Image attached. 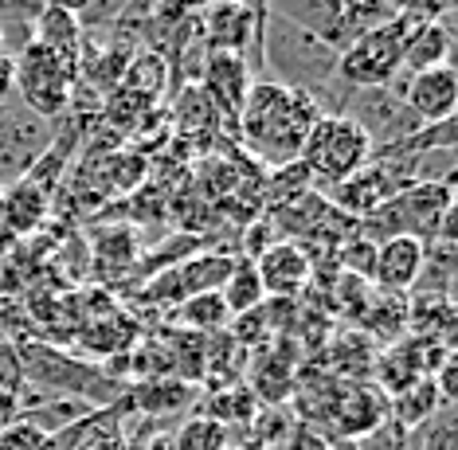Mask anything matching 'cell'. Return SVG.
Instances as JSON below:
<instances>
[{
  "label": "cell",
  "instance_id": "1",
  "mask_svg": "<svg viewBox=\"0 0 458 450\" xmlns=\"http://www.w3.org/2000/svg\"><path fill=\"white\" fill-rule=\"evenodd\" d=\"M318 98L290 82L278 79H255L251 90L243 98V110H239V141H243L247 153H255L270 169H283V165H294L301 157V145H306L310 130L321 118Z\"/></svg>",
  "mask_w": 458,
  "mask_h": 450
},
{
  "label": "cell",
  "instance_id": "2",
  "mask_svg": "<svg viewBox=\"0 0 458 450\" xmlns=\"http://www.w3.org/2000/svg\"><path fill=\"white\" fill-rule=\"evenodd\" d=\"M451 216H454V181L439 176V181H415L392 196L377 216L360 219V232L369 243H384L392 235H411L420 243H435V239H454L451 235Z\"/></svg>",
  "mask_w": 458,
  "mask_h": 450
},
{
  "label": "cell",
  "instance_id": "3",
  "mask_svg": "<svg viewBox=\"0 0 458 450\" xmlns=\"http://www.w3.org/2000/svg\"><path fill=\"white\" fill-rule=\"evenodd\" d=\"M372 157H377V145H372L369 130L357 118H349V114H321L318 125L310 130L306 145H301L298 161L306 165L310 184L318 192H329L333 184L360 173Z\"/></svg>",
  "mask_w": 458,
  "mask_h": 450
},
{
  "label": "cell",
  "instance_id": "4",
  "mask_svg": "<svg viewBox=\"0 0 458 450\" xmlns=\"http://www.w3.org/2000/svg\"><path fill=\"white\" fill-rule=\"evenodd\" d=\"M403 36L408 20L392 16L388 24L364 31L345 44L333 59V75L349 90H384L395 87V75H403Z\"/></svg>",
  "mask_w": 458,
  "mask_h": 450
},
{
  "label": "cell",
  "instance_id": "5",
  "mask_svg": "<svg viewBox=\"0 0 458 450\" xmlns=\"http://www.w3.org/2000/svg\"><path fill=\"white\" fill-rule=\"evenodd\" d=\"M13 71H16V98L32 114H39L47 122H59L71 110L75 87H79V71L71 63L51 55L36 39H28L13 55Z\"/></svg>",
  "mask_w": 458,
  "mask_h": 450
},
{
  "label": "cell",
  "instance_id": "6",
  "mask_svg": "<svg viewBox=\"0 0 458 450\" xmlns=\"http://www.w3.org/2000/svg\"><path fill=\"white\" fill-rule=\"evenodd\" d=\"M51 141H55V122L32 114L20 98L0 102V192L24 181Z\"/></svg>",
  "mask_w": 458,
  "mask_h": 450
},
{
  "label": "cell",
  "instance_id": "7",
  "mask_svg": "<svg viewBox=\"0 0 458 450\" xmlns=\"http://www.w3.org/2000/svg\"><path fill=\"white\" fill-rule=\"evenodd\" d=\"M267 301H294L314 278V259L298 239H275L251 259Z\"/></svg>",
  "mask_w": 458,
  "mask_h": 450
},
{
  "label": "cell",
  "instance_id": "8",
  "mask_svg": "<svg viewBox=\"0 0 458 450\" xmlns=\"http://www.w3.org/2000/svg\"><path fill=\"white\" fill-rule=\"evenodd\" d=\"M232 267H235L232 255H200V259H189V263H173L149 282V294L153 301H176L181 306V301H189L196 294L220 290Z\"/></svg>",
  "mask_w": 458,
  "mask_h": 450
},
{
  "label": "cell",
  "instance_id": "9",
  "mask_svg": "<svg viewBox=\"0 0 458 450\" xmlns=\"http://www.w3.org/2000/svg\"><path fill=\"white\" fill-rule=\"evenodd\" d=\"M263 24H267V16H259L247 0H216V4L204 8L208 51H232V55H243L247 47L263 44Z\"/></svg>",
  "mask_w": 458,
  "mask_h": 450
},
{
  "label": "cell",
  "instance_id": "10",
  "mask_svg": "<svg viewBox=\"0 0 458 450\" xmlns=\"http://www.w3.org/2000/svg\"><path fill=\"white\" fill-rule=\"evenodd\" d=\"M403 110L415 118V125H439L451 122L458 110V75L454 67H435V71H420V75H408L400 90Z\"/></svg>",
  "mask_w": 458,
  "mask_h": 450
},
{
  "label": "cell",
  "instance_id": "11",
  "mask_svg": "<svg viewBox=\"0 0 458 450\" xmlns=\"http://www.w3.org/2000/svg\"><path fill=\"white\" fill-rule=\"evenodd\" d=\"M251 82L255 79H251V67H247L243 55H232V51H208L204 55L200 90L208 94V102H212L224 118H239Z\"/></svg>",
  "mask_w": 458,
  "mask_h": 450
},
{
  "label": "cell",
  "instance_id": "12",
  "mask_svg": "<svg viewBox=\"0 0 458 450\" xmlns=\"http://www.w3.org/2000/svg\"><path fill=\"white\" fill-rule=\"evenodd\" d=\"M423 259H427V243L411 235H392L377 243V263H372V282L384 294H408L420 286L423 275Z\"/></svg>",
  "mask_w": 458,
  "mask_h": 450
},
{
  "label": "cell",
  "instance_id": "13",
  "mask_svg": "<svg viewBox=\"0 0 458 450\" xmlns=\"http://www.w3.org/2000/svg\"><path fill=\"white\" fill-rule=\"evenodd\" d=\"M39 47H47L51 55H59L64 63L79 71V55H82V44H87V28H82V16L75 13H64V8H39V16L32 20V36Z\"/></svg>",
  "mask_w": 458,
  "mask_h": 450
},
{
  "label": "cell",
  "instance_id": "14",
  "mask_svg": "<svg viewBox=\"0 0 458 450\" xmlns=\"http://www.w3.org/2000/svg\"><path fill=\"white\" fill-rule=\"evenodd\" d=\"M51 216V196L32 181H16L0 192V227L8 235H36Z\"/></svg>",
  "mask_w": 458,
  "mask_h": 450
},
{
  "label": "cell",
  "instance_id": "15",
  "mask_svg": "<svg viewBox=\"0 0 458 450\" xmlns=\"http://www.w3.org/2000/svg\"><path fill=\"white\" fill-rule=\"evenodd\" d=\"M454 55V31L451 24H408L403 36V79L420 71L451 67Z\"/></svg>",
  "mask_w": 458,
  "mask_h": 450
},
{
  "label": "cell",
  "instance_id": "16",
  "mask_svg": "<svg viewBox=\"0 0 458 450\" xmlns=\"http://www.w3.org/2000/svg\"><path fill=\"white\" fill-rule=\"evenodd\" d=\"M165 79H169V63H165L161 51H138V55H130V63L122 67L118 94L130 102H138L141 110H149L153 102L161 98Z\"/></svg>",
  "mask_w": 458,
  "mask_h": 450
},
{
  "label": "cell",
  "instance_id": "17",
  "mask_svg": "<svg viewBox=\"0 0 458 450\" xmlns=\"http://www.w3.org/2000/svg\"><path fill=\"white\" fill-rule=\"evenodd\" d=\"M200 395L189 380H173V376H149L145 384H138L133 392L122 395V407L126 412H145V415H165V412H176V407H189L196 403Z\"/></svg>",
  "mask_w": 458,
  "mask_h": 450
},
{
  "label": "cell",
  "instance_id": "18",
  "mask_svg": "<svg viewBox=\"0 0 458 450\" xmlns=\"http://www.w3.org/2000/svg\"><path fill=\"white\" fill-rule=\"evenodd\" d=\"M173 321L181 326L184 333H196V337H208V333H220L232 326V310L224 306L220 290H212V294H196L189 301H181L173 313Z\"/></svg>",
  "mask_w": 458,
  "mask_h": 450
},
{
  "label": "cell",
  "instance_id": "19",
  "mask_svg": "<svg viewBox=\"0 0 458 450\" xmlns=\"http://www.w3.org/2000/svg\"><path fill=\"white\" fill-rule=\"evenodd\" d=\"M337 423L345 435H372L384 427V400L377 395V388H352L341 392L337 403Z\"/></svg>",
  "mask_w": 458,
  "mask_h": 450
},
{
  "label": "cell",
  "instance_id": "20",
  "mask_svg": "<svg viewBox=\"0 0 458 450\" xmlns=\"http://www.w3.org/2000/svg\"><path fill=\"white\" fill-rule=\"evenodd\" d=\"M220 298H224V306L232 310V318H243V313L267 306L263 282H259L251 259H235V267L227 270V278H224V286H220Z\"/></svg>",
  "mask_w": 458,
  "mask_h": 450
},
{
  "label": "cell",
  "instance_id": "21",
  "mask_svg": "<svg viewBox=\"0 0 458 450\" xmlns=\"http://www.w3.org/2000/svg\"><path fill=\"white\" fill-rule=\"evenodd\" d=\"M90 243H95V267L102 278H106L110 270L122 275V270H130L138 263V239H133L130 227H102V232H95Z\"/></svg>",
  "mask_w": 458,
  "mask_h": 450
},
{
  "label": "cell",
  "instance_id": "22",
  "mask_svg": "<svg viewBox=\"0 0 458 450\" xmlns=\"http://www.w3.org/2000/svg\"><path fill=\"white\" fill-rule=\"evenodd\" d=\"M232 431L208 415H189L173 435V450H227Z\"/></svg>",
  "mask_w": 458,
  "mask_h": 450
},
{
  "label": "cell",
  "instance_id": "23",
  "mask_svg": "<svg viewBox=\"0 0 458 450\" xmlns=\"http://www.w3.org/2000/svg\"><path fill=\"white\" fill-rule=\"evenodd\" d=\"M208 407V420L224 423L227 431H232V423H251L259 415V400L251 395V388H227V392H212V400L204 403Z\"/></svg>",
  "mask_w": 458,
  "mask_h": 450
},
{
  "label": "cell",
  "instance_id": "24",
  "mask_svg": "<svg viewBox=\"0 0 458 450\" xmlns=\"http://www.w3.org/2000/svg\"><path fill=\"white\" fill-rule=\"evenodd\" d=\"M395 407V415H400V423L403 427H420L423 420H431L435 415V407H439V395H435V384L431 380H420V384H411L408 392H400V400L392 403Z\"/></svg>",
  "mask_w": 458,
  "mask_h": 450
},
{
  "label": "cell",
  "instance_id": "25",
  "mask_svg": "<svg viewBox=\"0 0 458 450\" xmlns=\"http://www.w3.org/2000/svg\"><path fill=\"white\" fill-rule=\"evenodd\" d=\"M0 450H47V435L28 420H13L0 427Z\"/></svg>",
  "mask_w": 458,
  "mask_h": 450
},
{
  "label": "cell",
  "instance_id": "26",
  "mask_svg": "<svg viewBox=\"0 0 458 450\" xmlns=\"http://www.w3.org/2000/svg\"><path fill=\"white\" fill-rule=\"evenodd\" d=\"M102 412H90L87 423H82L79 431V443L71 450H126V443H122V435L114 431V427H98Z\"/></svg>",
  "mask_w": 458,
  "mask_h": 450
},
{
  "label": "cell",
  "instance_id": "27",
  "mask_svg": "<svg viewBox=\"0 0 458 450\" xmlns=\"http://www.w3.org/2000/svg\"><path fill=\"white\" fill-rule=\"evenodd\" d=\"M16 98V71H13V55H0V102Z\"/></svg>",
  "mask_w": 458,
  "mask_h": 450
},
{
  "label": "cell",
  "instance_id": "28",
  "mask_svg": "<svg viewBox=\"0 0 458 450\" xmlns=\"http://www.w3.org/2000/svg\"><path fill=\"white\" fill-rule=\"evenodd\" d=\"M87 4L90 0H47V8H64V13H75V16H82Z\"/></svg>",
  "mask_w": 458,
  "mask_h": 450
},
{
  "label": "cell",
  "instance_id": "29",
  "mask_svg": "<svg viewBox=\"0 0 458 450\" xmlns=\"http://www.w3.org/2000/svg\"><path fill=\"white\" fill-rule=\"evenodd\" d=\"M333 4H341V8H349V4H364V0H333Z\"/></svg>",
  "mask_w": 458,
  "mask_h": 450
},
{
  "label": "cell",
  "instance_id": "30",
  "mask_svg": "<svg viewBox=\"0 0 458 450\" xmlns=\"http://www.w3.org/2000/svg\"><path fill=\"white\" fill-rule=\"evenodd\" d=\"M0 55H4V31H0Z\"/></svg>",
  "mask_w": 458,
  "mask_h": 450
},
{
  "label": "cell",
  "instance_id": "31",
  "mask_svg": "<svg viewBox=\"0 0 458 450\" xmlns=\"http://www.w3.org/2000/svg\"><path fill=\"white\" fill-rule=\"evenodd\" d=\"M0 427H4V423H0Z\"/></svg>",
  "mask_w": 458,
  "mask_h": 450
}]
</instances>
